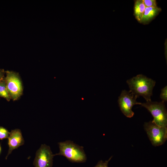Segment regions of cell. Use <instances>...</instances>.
<instances>
[{"instance_id": "obj_17", "label": "cell", "mask_w": 167, "mask_h": 167, "mask_svg": "<svg viewBox=\"0 0 167 167\" xmlns=\"http://www.w3.org/2000/svg\"><path fill=\"white\" fill-rule=\"evenodd\" d=\"M1 145L0 144V153H1Z\"/></svg>"}, {"instance_id": "obj_15", "label": "cell", "mask_w": 167, "mask_h": 167, "mask_svg": "<svg viewBox=\"0 0 167 167\" xmlns=\"http://www.w3.org/2000/svg\"><path fill=\"white\" fill-rule=\"evenodd\" d=\"M112 158V156L110 157L108 160L105 161L102 160L99 161L94 167H108V163Z\"/></svg>"}, {"instance_id": "obj_1", "label": "cell", "mask_w": 167, "mask_h": 167, "mask_svg": "<svg viewBox=\"0 0 167 167\" xmlns=\"http://www.w3.org/2000/svg\"><path fill=\"white\" fill-rule=\"evenodd\" d=\"M130 91L139 97L143 96L147 102L151 101V97L152 95V90L156 81L141 74L128 80L126 81Z\"/></svg>"}, {"instance_id": "obj_13", "label": "cell", "mask_w": 167, "mask_h": 167, "mask_svg": "<svg viewBox=\"0 0 167 167\" xmlns=\"http://www.w3.org/2000/svg\"><path fill=\"white\" fill-rule=\"evenodd\" d=\"M143 3L146 7H157L156 0H143Z\"/></svg>"}, {"instance_id": "obj_14", "label": "cell", "mask_w": 167, "mask_h": 167, "mask_svg": "<svg viewBox=\"0 0 167 167\" xmlns=\"http://www.w3.org/2000/svg\"><path fill=\"white\" fill-rule=\"evenodd\" d=\"M167 86H165L161 89L160 97L164 102L167 101Z\"/></svg>"}, {"instance_id": "obj_3", "label": "cell", "mask_w": 167, "mask_h": 167, "mask_svg": "<svg viewBox=\"0 0 167 167\" xmlns=\"http://www.w3.org/2000/svg\"><path fill=\"white\" fill-rule=\"evenodd\" d=\"M141 105L151 113L153 118L152 122L159 126L167 127V112L164 102L151 101L141 103Z\"/></svg>"}, {"instance_id": "obj_9", "label": "cell", "mask_w": 167, "mask_h": 167, "mask_svg": "<svg viewBox=\"0 0 167 167\" xmlns=\"http://www.w3.org/2000/svg\"><path fill=\"white\" fill-rule=\"evenodd\" d=\"M161 11V9L157 6L155 7H146L141 23L144 24L148 23L158 15Z\"/></svg>"}, {"instance_id": "obj_5", "label": "cell", "mask_w": 167, "mask_h": 167, "mask_svg": "<svg viewBox=\"0 0 167 167\" xmlns=\"http://www.w3.org/2000/svg\"><path fill=\"white\" fill-rule=\"evenodd\" d=\"M5 77L6 85L11 99L15 101L22 95L23 87L18 73L12 71H5Z\"/></svg>"}, {"instance_id": "obj_6", "label": "cell", "mask_w": 167, "mask_h": 167, "mask_svg": "<svg viewBox=\"0 0 167 167\" xmlns=\"http://www.w3.org/2000/svg\"><path fill=\"white\" fill-rule=\"evenodd\" d=\"M138 96L131 91L123 90L118 97V103L122 113L127 117L131 118L134 115L132 111L133 106L135 105H141V103L137 101Z\"/></svg>"}, {"instance_id": "obj_16", "label": "cell", "mask_w": 167, "mask_h": 167, "mask_svg": "<svg viewBox=\"0 0 167 167\" xmlns=\"http://www.w3.org/2000/svg\"><path fill=\"white\" fill-rule=\"evenodd\" d=\"M5 71L3 69H0V81L5 77Z\"/></svg>"}, {"instance_id": "obj_12", "label": "cell", "mask_w": 167, "mask_h": 167, "mask_svg": "<svg viewBox=\"0 0 167 167\" xmlns=\"http://www.w3.org/2000/svg\"><path fill=\"white\" fill-rule=\"evenodd\" d=\"M10 132L6 128L0 126V140L8 138Z\"/></svg>"}, {"instance_id": "obj_11", "label": "cell", "mask_w": 167, "mask_h": 167, "mask_svg": "<svg viewBox=\"0 0 167 167\" xmlns=\"http://www.w3.org/2000/svg\"><path fill=\"white\" fill-rule=\"evenodd\" d=\"M0 97L5 98L8 101L11 100L7 89L5 77L0 81Z\"/></svg>"}, {"instance_id": "obj_2", "label": "cell", "mask_w": 167, "mask_h": 167, "mask_svg": "<svg viewBox=\"0 0 167 167\" xmlns=\"http://www.w3.org/2000/svg\"><path fill=\"white\" fill-rule=\"evenodd\" d=\"M58 144L59 152L54 155V156H63L69 161L73 162L83 163L86 161V156L83 147L70 140L60 142Z\"/></svg>"}, {"instance_id": "obj_8", "label": "cell", "mask_w": 167, "mask_h": 167, "mask_svg": "<svg viewBox=\"0 0 167 167\" xmlns=\"http://www.w3.org/2000/svg\"><path fill=\"white\" fill-rule=\"evenodd\" d=\"M24 143V140L21 131L18 129L12 130L10 132L8 138V144L9 149L6 159L13 150L17 148Z\"/></svg>"}, {"instance_id": "obj_10", "label": "cell", "mask_w": 167, "mask_h": 167, "mask_svg": "<svg viewBox=\"0 0 167 167\" xmlns=\"http://www.w3.org/2000/svg\"><path fill=\"white\" fill-rule=\"evenodd\" d=\"M146 7L143 0L135 1L134 5V15L136 20L141 23Z\"/></svg>"}, {"instance_id": "obj_4", "label": "cell", "mask_w": 167, "mask_h": 167, "mask_svg": "<svg viewBox=\"0 0 167 167\" xmlns=\"http://www.w3.org/2000/svg\"><path fill=\"white\" fill-rule=\"evenodd\" d=\"M146 131L152 144L158 146L163 144L167 139V127L157 125L152 121L144 124Z\"/></svg>"}, {"instance_id": "obj_7", "label": "cell", "mask_w": 167, "mask_h": 167, "mask_svg": "<svg viewBox=\"0 0 167 167\" xmlns=\"http://www.w3.org/2000/svg\"><path fill=\"white\" fill-rule=\"evenodd\" d=\"M54 156L49 146L42 144L36 152L33 165L35 167H52Z\"/></svg>"}]
</instances>
